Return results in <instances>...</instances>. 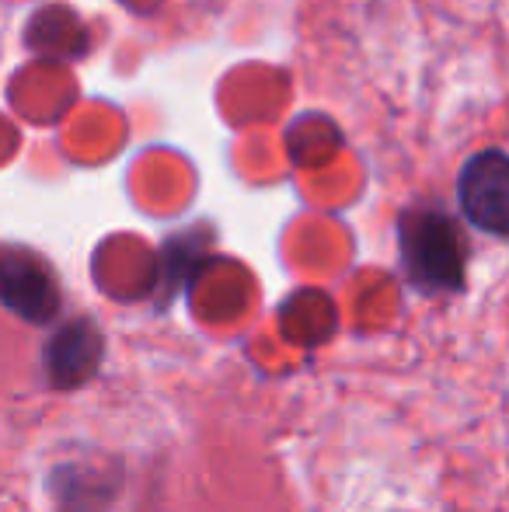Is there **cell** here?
I'll return each instance as SVG.
<instances>
[{
    "label": "cell",
    "mask_w": 509,
    "mask_h": 512,
    "mask_svg": "<svg viewBox=\"0 0 509 512\" xmlns=\"http://www.w3.org/2000/svg\"><path fill=\"white\" fill-rule=\"evenodd\" d=\"M457 206L475 230L509 241V154L478 150L457 175Z\"/></svg>",
    "instance_id": "obj_4"
},
{
    "label": "cell",
    "mask_w": 509,
    "mask_h": 512,
    "mask_svg": "<svg viewBox=\"0 0 509 512\" xmlns=\"http://www.w3.org/2000/svg\"><path fill=\"white\" fill-rule=\"evenodd\" d=\"M0 300L18 321L49 328L63 314L60 276L39 251L4 244V251H0Z\"/></svg>",
    "instance_id": "obj_2"
},
{
    "label": "cell",
    "mask_w": 509,
    "mask_h": 512,
    "mask_svg": "<svg viewBox=\"0 0 509 512\" xmlns=\"http://www.w3.org/2000/svg\"><path fill=\"white\" fill-rule=\"evenodd\" d=\"M123 481V460H105V464L63 460L46 474V488L56 512H109L123 492Z\"/></svg>",
    "instance_id": "obj_5"
},
{
    "label": "cell",
    "mask_w": 509,
    "mask_h": 512,
    "mask_svg": "<svg viewBox=\"0 0 509 512\" xmlns=\"http://www.w3.org/2000/svg\"><path fill=\"white\" fill-rule=\"evenodd\" d=\"M105 363V331L91 314H77L56 321L49 338L42 342V380L49 391L74 394L88 387L102 373Z\"/></svg>",
    "instance_id": "obj_3"
},
{
    "label": "cell",
    "mask_w": 509,
    "mask_h": 512,
    "mask_svg": "<svg viewBox=\"0 0 509 512\" xmlns=\"http://www.w3.org/2000/svg\"><path fill=\"white\" fill-rule=\"evenodd\" d=\"M405 283L422 297H461L468 290V237L454 213L412 203L394 220Z\"/></svg>",
    "instance_id": "obj_1"
},
{
    "label": "cell",
    "mask_w": 509,
    "mask_h": 512,
    "mask_svg": "<svg viewBox=\"0 0 509 512\" xmlns=\"http://www.w3.org/2000/svg\"><path fill=\"white\" fill-rule=\"evenodd\" d=\"M206 248H210V234L199 237V230H185V234H175L164 241L161 248V279H157V293L161 300H171V293L178 286H189L192 283V269L206 262Z\"/></svg>",
    "instance_id": "obj_6"
}]
</instances>
